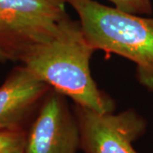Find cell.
Here are the masks:
<instances>
[{
	"label": "cell",
	"instance_id": "obj_1",
	"mask_svg": "<svg viewBox=\"0 0 153 153\" xmlns=\"http://www.w3.org/2000/svg\"><path fill=\"white\" fill-rule=\"evenodd\" d=\"M94 51L80 22L67 15L49 38L28 49L18 61L75 105L101 113L113 112L114 101L99 89L91 75Z\"/></svg>",
	"mask_w": 153,
	"mask_h": 153
},
{
	"label": "cell",
	"instance_id": "obj_2",
	"mask_svg": "<svg viewBox=\"0 0 153 153\" xmlns=\"http://www.w3.org/2000/svg\"><path fill=\"white\" fill-rule=\"evenodd\" d=\"M76 11L90 45L136 66V77L153 92V18L133 15L94 0H66Z\"/></svg>",
	"mask_w": 153,
	"mask_h": 153
},
{
	"label": "cell",
	"instance_id": "obj_3",
	"mask_svg": "<svg viewBox=\"0 0 153 153\" xmlns=\"http://www.w3.org/2000/svg\"><path fill=\"white\" fill-rule=\"evenodd\" d=\"M66 0H0V49L19 60L49 38L67 16Z\"/></svg>",
	"mask_w": 153,
	"mask_h": 153
},
{
	"label": "cell",
	"instance_id": "obj_4",
	"mask_svg": "<svg viewBox=\"0 0 153 153\" xmlns=\"http://www.w3.org/2000/svg\"><path fill=\"white\" fill-rule=\"evenodd\" d=\"M83 153H138L133 143L146 130V121L134 110L101 113L74 105Z\"/></svg>",
	"mask_w": 153,
	"mask_h": 153
},
{
	"label": "cell",
	"instance_id": "obj_5",
	"mask_svg": "<svg viewBox=\"0 0 153 153\" xmlns=\"http://www.w3.org/2000/svg\"><path fill=\"white\" fill-rule=\"evenodd\" d=\"M80 132L66 97L51 88L27 128L25 153H77Z\"/></svg>",
	"mask_w": 153,
	"mask_h": 153
},
{
	"label": "cell",
	"instance_id": "obj_6",
	"mask_svg": "<svg viewBox=\"0 0 153 153\" xmlns=\"http://www.w3.org/2000/svg\"><path fill=\"white\" fill-rule=\"evenodd\" d=\"M51 88L22 64L16 66L0 86V129H27Z\"/></svg>",
	"mask_w": 153,
	"mask_h": 153
},
{
	"label": "cell",
	"instance_id": "obj_7",
	"mask_svg": "<svg viewBox=\"0 0 153 153\" xmlns=\"http://www.w3.org/2000/svg\"><path fill=\"white\" fill-rule=\"evenodd\" d=\"M27 129H0V153H25Z\"/></svg>",
	"mask_w": 153,
	"mask_h": 153
},
{
	"label": "cell",
	"instance_id": "obj_8",
	"mask_svg": "<svg viewBox=\"0 0 153 153\" xmlns=\"http://www.w3.org/2000/svg\"><path fill=\"white\" fill-rule=\"evenodd\" d=\"M120 10L137 16L152 15L153 12L151 0H109Z\"/></svg>",
	"mask_w": 153,
	"mask_h": 153
},
{
	"label": "cell",
	"instance_id": "obj_9",
	"mask_svg": "<svg viewBox=\"0 0 153 153\" xmlns=\"http://www.w3.org/2000/svg\"><path fill=\"white\" fill-rule=\"evenodd\" d=\"M8 60H10L8 56L0 49V63H5Z\"/></svg>",
	"mask_w": 153,
	"mask_h": 153
}]
</instances>
